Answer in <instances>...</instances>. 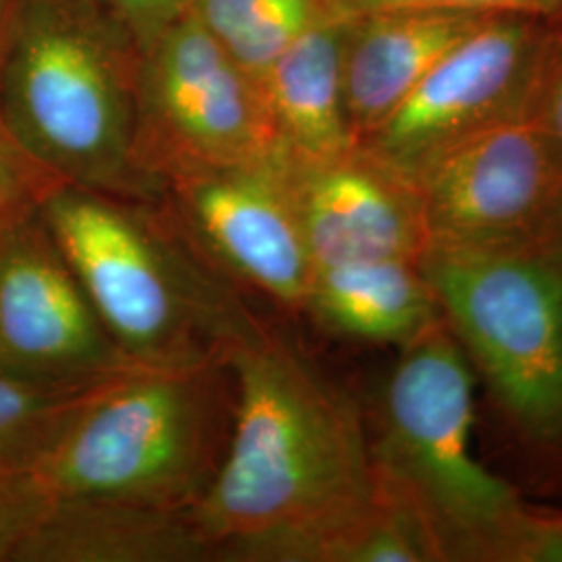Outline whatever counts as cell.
<instances>
[{
  "mask_svg": "<svg viewBox=\"0 0 562 562\" xmlns=\"http://www.w3.org/2000/svg\"><path fill=\"white\" fill-rule=\"evenodd\" d=\"M134 157L161 190L181 173L281 159L261 86L192 11L140 50Z\"/></svg>",
  "mask_w": 562,
  "mask_h": 562,
  "instance_id": "7",
  "label": "cell"
},
{
  "mask_svg": "<svg viewBox=\"0 0 562 562\" xmlns=\"http://www.w3.org/2000/svg\"><path fill=\"white\" fill-rule=\"evenodd\" d=\"M513 562H562V519L529 513L515 546Z\"/></svg>",
  "mask_w": 562,
  "mask_h": 562,
  "instance_id": "23",
  "label": "cell"
},
{
  "mask_svg": "<svg viewBox=\"0 0 562 562\" xmlns=\"http://www.w3.org/2000/svg\"><path fill=\"white\" fill-rule=\"evenodd\" d=\"M140 48L101 0H18L0 55V117L60 183L161 201L134 157Z\"/></svg>",
  "mask_w": 562,
  "mask_h": 562,
  "instance_id": "2",
  "label": "cell"
},
{
  "mask_svg": "<svg viewBox=\"0 0 562 562\" xmlns=\"http://www.w3.org/2000/svg\"><path fill=\"white\" fill-rule=\"evenodd\" d=\"M525 53L527 27L522 23L483 21L359 144L404 171L442 142L521 111L515 104V90L521 81Z\"/></svg>",
  "mask_w": 562,
  "mask_h": 562,
  "instance_id": "12",
  "label": "cell"
},
{
  "mask_svg": "<svg viewBox=\"0 0 562 562\" xmlns=\"http://www.w3.org/2000/svg\"><path fill=\"white\" fill-rule=\"evenodd\" d=\"M402 173L429 244L531 246L562 165L533 111L521 109L442 142Z\"/></svg>",
  "mask_w": 562,
  "mask_h": 562,
  "instance_id": "8",
  "label": "cell"
},
{
  "mask_svg": "<svg viewBox=\"0 0 562 562\" xmlns=\"http://www.w3.org/2000/svg\"><path fill=\"white\" fill-rule=\"evenodd\" d=\"M161 204L183 238L234 288L302 311L315 273L283 159L181 173Z\"/></svg>",
  "mask_w": 562,
  "mask_h": 562,
  "instance_id": "9",
  "label": "cell"
},
{
  "mask_svg": "<svg viewBox=\"0 0 562 562\" xmlns=\"http://www.w3.org/2000/svg\"><path fill=\"white\" fill-rule=\"evenodd\" d=\"M97 387L34 382L0 369V475L36 473Z\"/></svg>",
  "mask_w": 562,
  "mask_h": 562,
  "instance_id": "18",
  "label": "cell"
},
{
  "mask_svg": "<svg viewBox=\"0 0 562 562\" xmlns=\"http://www.w3.org/2000/svg\"><path fill=\"white\" fill-rule=\"evenodd\" d=\"M302 311L344 338L401 346L440 317L419 265L401 259L315 267Z\"/></svg>",
  "mask_w": 562,
  "mask_h": 562,
  "instance_id": "16",
  "label": "cell"
},
{
  "mask_svg": "<svg viewBox=\"0 0 562 562\" xmlns=\"http://www.w3.org/2000/svg\"><path fill=\"white\" fill-rule=\"evenodd\" d=\"M283 165L315 267L385 259L417 262L429 246L411 181L362 144L334 159Z\"/></svg>",
  "mask_w": 562,
  "mask_h": 562,
  "instance_id": "11",
  "label": "cell"
},
{
  "mask_svg": "<svg viewBox=\"0 0 562 562\" xmlns=\"http://www.w3.org/2000/svg\"><path fill=\"white\" fill-rule=\"evenodd\" d=\"M194 510L111 498H53L15 562H206Z\"/></svg>",
  "mask_w": 562,
  "mask_h": 562,
  "instance_id": "14",
  "label": "cell"
},
{
  "mask_svg": "<svg viewBox=\"0 0 562 562\" xmlns=\"http://www.w3.org/2000/svg\"><path fill=\"white\" fill-rule=\"evenodd\" d=\"M53 496L36 473L0 475V562H15Z\"/></svg>",
  "mask_w": 562,
  "mask_h": 562,
  "instance_id": "20",
  "label": "cell"
},
{
  "mask_svg": "<svg viewBox=\"0 0 562 562\" xmlns=\"http://www.w3.org/2000/svg\"><path fill=\"white\" fill-rule=\"evenodd\" d=\"M417 265L508 417L561 440V273L531 246L429 244Z\"/></svg>",
  "mask_w": 562,
  "mask_h": 562,
  "instance_id": "6",
  "label": "cell"
},
{
  "mask_svg": "<svg viewBox=\"0 0 562 562\" xmlns=\"http://www.w3.org/2000/svg\"><path fill=\"white\" fill-rule=\"evenodd\" d=\"M60 181L34 161L0 117V234L36 215Z\"/></svg>",
  "mask_w": 562,
  "mask_h": 562,
  "instance_id": "19",
  "label": "cell"
},
{
  "mask_svg": "<svg viewBox=\"0 0 562 562\" xmlns=\"http://www.w3.org/2000/svg\"><path fill=\"white\" fill-rule=\"evenodd\" d=\"M190 11L259 86L292 42L336 13L329 0H192Z\"/></svg>",
  "mask_w": 562,
  "mask_h": 562,
  "instance_id": "17",
  "label": "cell"
},
{
  "mask_svg": "<svg viewBox=\"0 0 562 562\" xmlns=\"http://www.w3.org/2000/svg\"><path fill=\"white\" fill-rule=\"evenodd\" d=\"M492 15L398 9L350 20L344 106L357 144L373 134L443 55Z\"/></svg>",
  "mask_w": 562,
  "mask_h": 562,
  "instance_id": "13",
  "label": "cell"
},
{
  "mask_svg": "<svg viewBox=\"0 0 562 562\" xmlns=\"http://www.w3.org/2000/svg\"><path fill=\"white\" fill-rule=\"evenodd\" d=\"M236 417L194 517L215 561L322 562L380 498L361 413L301 350L259 319L227 352Z\"/></svg>",
  "mask_w": 562,
  "mask_h": 562,
  "instance_id": "1",
  "label": "cell"
},
{
  "mask_svg": "<svg viewBox=\"0 0 562 562\" xmlns=\"http://www.w3.org/2000/svg\"><path fill=\"white\" fill-rule=\"evenodd\" d=\"M234 417L227 359L140 367L88 396L36 475L53 498L194 510L222 469Z\"/></svg>",
  "mask_w": 562,
  "mask_h": 562,
  "instance_id": "4",
  "label": "cell"
},
{
  "mask_svg": "<svg viewBox=\"0 0 562 562\" xmlns=\"http://www.w3.org/2000/svg\"><path fill=\"white\" fill-rule=\"evenodd\" d=\"M18 0H0V55H2V46L9 34V25L13 20V11H15Z\"/></svg>",
  "mask_w": 562,
  "mask_h": 562,
  "instance_id": "26",
  "label": "cell"
},
{
  "mask_svg": "<svg viewBox=\"0 0 562 562\" xmlns=\"http://www.w3.org/2000/svg\"><path fill=\"white\" fill-rule=\"evenodd\" d=\"M350 20L327 15L292 42L261 80L285 162L334 159L357 146L344 106V46Z\"/></svg>",
  "mask_w": 562,
  "mask_h": 562,
  "instance_id": "15",
  "label": "cell"
},
{
  "mask_svg": "<svg viewBox=\"0 0 562 562\" xmlns=\"http://www.w3.org/2000/svg\"><path fill=\"white\" fill-rule=\"evenodd\" d=\"M536 120L542 125L546 138L552 144L562 165V74L550 86L542 106L533 111Z\"/></svg>",
  "mask_w": 562,
  "mask_h": 562,
  "instance_id": "25",
  "label": "cell"
},
{
  "mask_svg": "<svg viewBox=\"0 0 562 562\" xmlns=\"http://www.w3.org/2000/svg\"><path fill=\"white\" fill-rule=\"evenodd\" d=\"M473 423V373L438 317L402 346L385 383L375 469L419 515L442 561H513L529 510L475 457Z\"/></svg>",
  "mask_w": 562,
  "mask_h": 562,
  "instance_id": "5",
  "label": "cell"
},
{
  "mask_svg": "<svg viewBox=\"0 0 562 562\" xmlns=\"http://www.w3.org/2000/svg\"><path fill=\"white\" fill-rule=\"evenodd\" d=\"M140 367L102 325L41 211L0 234V369L94 387Z\"/></svg>",
  "mask_w": 562,
  "mask_h": 562,
  "instance_id": "10",
  "label": "cell"
},
{
  "mask_svg": "<svg viewBox=\"0 0 562 562\" xmlns=\"http://www.w3.org/2000/svg\"><path fill=\"white\" fill-rule=\"evenodd\" d=\"M531 248L562 276V181L548 206V213L536 238L531 241Z\"/></svg>",
  "mask_w": 562,
  "mask_h": 562,
  "instance_id": "24",
  "label": "cell"
},
{
  "mask_svg": "<svg viewBox=\"0 0 562 562\" xmlns=\"http://www.w3.org/2000/svg\"><path fill=\"white\" fill-rule=\"evenodd\" d=\"M336 13L348 20L382 13V11H398V9H443V11H469L483 15L498 13H536L550 11L562 0H329Z\"/></svg>",
  "mask_w": 562,
  "mask_h": 562,
  "instance_id": "21",
  "label": "cell"
},
{
  "mask_svg": "<svg viewBox=\"0 0 562 562\" xmlns=\"http://www.w3.org/2000/svg\"><path fill=\"white\" fill-rule=\"evenodd\" d=\"M102 4L127 27L132 38L144 50L162 32L186 15L192 0H101Z\"/></svg>",
  "mask_w": 562,
  "mask_h": 562,
  "instance_id": "22",
  "label": "cell"
},
{
  "mask_svg": "<svg viewBox=\"0 0 562 562\" xmlns=\"http://www.w3.org/2000/svg\"><path fill=\"white\" fill-rule=\"evenodd\" d=\"M41 215L102 325L142 367L223 361L259 322L161 201L60 183Z\"/></svg>",
  "mask_w": 562,
  "mask_h": 562,
  "instance_id": "3",
  "label": "cell"
}]
</instances>
